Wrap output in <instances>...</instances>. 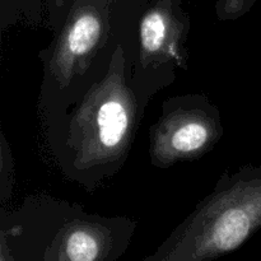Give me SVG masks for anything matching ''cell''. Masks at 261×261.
Listing matches in <instances>:
<instances>
[{
    "instance_id": "obj_8",
    "label": "cell",
    "mask_w": 261,
    "mask_h": 261,
    "mask_svg": "<svg viewBox=\"0 0 261 261\" xmlns=\"http://www.w3.org/2000/svg\"><path fill=\"white\" fill-rule=\"evenodd\" d=\"M64 2H65V0H55V3L59 5V7H61V5L64 4Z\"/></svg>"
},
{
    "instance_id": "obj_7",
    "label": "cell",
    "mask_w": 261,
    "mask_h": 261,
    "mask_svg": "<svg viewBox=\"0 0 261 261\" xmlns=\"http://www.w3.org/2000/svg\"><path fill=\"white\" fill-rule=\"evenodd\" d=\"M259 0H218L216 13L218 19L233 20L246 14Z\"/></svg>"
},
{
    "instance_id": "obj_4",
    "label": "cell",
    "mask_w": 261,
    "mask_h": 261,
    "mask_svg": "<svg viewBox=\"0 0 261 261\" xmlns=\"http://www.w3.org/2000/svg\"><path fill=\"white\" fill-rule=\"evenodd\" d=\"M107 28L106 8L98 0H76L54 45L50 71L60 88L83 75L101 46Z\"/></svg>"
},
{
    "instance_id": "obj_1",
    "label": "cell",
    "mask_w": 261,
    "mask_h": 261,
    "mask_svg": "<svg viewBox=\"0 0 261 261\" xmlns=\"http://www.w3.org/2000/svg\"><path fill=\"white\" fill-rule=\"evenodd\" d=\"M261 229V167H246L216 191L158 249L153 261H204L236 251Z\"/></svg>"
},
{
    "instance_id": "obj_2",
    "label": "cell",
    "mask_w": 261,
    "mask_h": 261,
    "mask_svg": "<svg viewBox=\"0 0 261 261\" xmlns=\"http://www.w3.org/2000/svg\"><path fill=\"white\" fill-rule=\"evenodd\" d=\"M137 121V103L125 81V58L117 46L107 74L84 96L70 125L75 167L109 165L129 149Z\"/></svg>"
},
{
    "instance_id": "obj_6",
    "label": "cell",
    "mask_w": 261,
    "mask_h": 261,
    "mask_svg": "<svg viewBox=\"0 0 261 261\" xmlns=\"http://www.w3.org/2000/svg\"><path fill=\"white\" fill-rule=\"evenodd\" d=\"M111 227L98 221H74L56 234L43 259L53 261H102L111 257Z\"/></svg>"
},
{
    "instance_id": "obj_3",
    "label": "cell",
    "mask_w": 261,
    "mask_h": 261,
    "mask_svg": "<svg viewBox=\"0 0 261 261\" xmlns=\"http://www.w3.org/2000/svg\"><path fill=\"white\" fill-rule=\"evenodd\" d=\"M223 134L219 114L205 99L191 97L166 109L150 132V160L166 168L201 157Z\"/></svg>"
},
{
    "instance_id": "obj_5",
    "label": "cell",
    "mask_w": 261,
    "mask_h": 261,
    "mask_svg": "<svg viewBox=\"0 0 261 261\" xmlns=\"http://www.w3.org/2000/svg\"><path fill=\"white\" fill-rule=\"evenodd\" d=\"M184 40L185 27L173 12L172 2L162 0L140 20V61L147 66L155 61L175 60L177 65L185 66Z\"/></svg>"
}]
</instances>
